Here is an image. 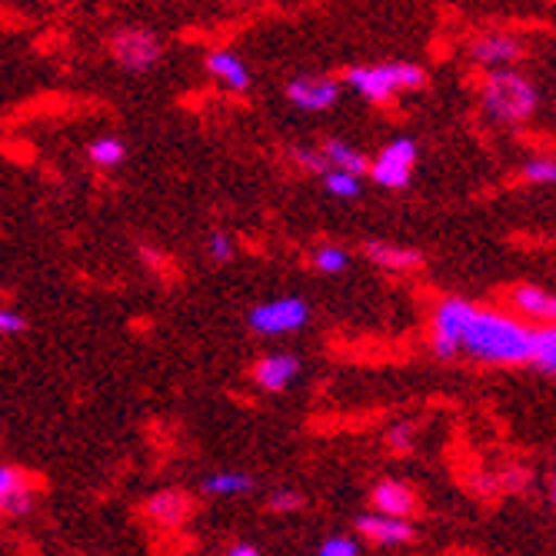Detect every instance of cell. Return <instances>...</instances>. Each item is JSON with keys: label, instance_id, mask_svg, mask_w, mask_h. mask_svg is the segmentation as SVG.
<instances>
[{"label": "cell", "instance_id": "1", "mask_svg": "<svg viewBox=\"0 0 556 556\" xmlns=\"http://www.w3.org/2000/svg\"><path fill=\"white\" fill-rule=\"evenodd\" d=\"M533 333L536 330H530L517 317L473 307L460 350L483 364H527L533 357Z\"/></svg>", "mask_w": 556, "mask_h": 556}, {"label": "cell", "instance_id": "2", "mask_svg": "<svg viewBox=\"0 0 556 556\" xmlns=\"http://www.w3.org/2000/svg\"><path fill=\"white\" fill-rule=\"evenodd\" d=\"M480 104H483V114L500 124H520L536 114L540 93L523 74L510 67H496L486 74L480 87Z\"/></svg>", "mask_w": 556, "mask_h": 556}, {"label": "cell", "instance_id": "3", "mask_svg": "<svg viewBox=\"0 0 556 556\" xmlns=\"http://www.w3.org/2000/svg\"><path fill=\"white\" fill-rule=\"evenodd\" d=\"M346 87L357 90L370 104H387L390 97L407 93L424 87V71L407 61H390V64H367L346 71Z\"/></svg>", "mask_w": 556, "mask_h": 556}, {"label": "cell", "instance_id": "4", "mask_svg": "<svg viewBox=\"0 0 556 556\" xmlns=\"http://www.w3.org/2000/svg\"><path fill=\"white\" fill-rule=\"evenodd\" d=\"M247 324L261 337H287L311 324V307L303 296H274V300L257 303V307L247 314Z\"/></svg>", "mask_w": 556, "mask_h": 556}, {"label": "cell", "instance_id": "5", "mask_svg": "<svg viewBox=\"0 0 556 556\" xmlns=\"http://www.w3.org/2000/svg\"><path fill=\"white\" fill-rule=\"evenodd\" d=\"M111 58L124 67V71H134V74H143L150 67L161 64V54H164V43L157 34H150L143 27H124L111 37Z\"/></svg>", "mask_w": 556, "mask_h": 556}, {"label": "cell", "instance_id": "6", "mask_svg": "<svg viewBox=\"0 0 556 556\" xmlns=\"http://www.w3.org/2000/svg\"><path fill=\"white\" fill-rule=\"evenodd\" d=\"M414 167H417V143L410 137H396L374 157L367 174L383 190H403L414 177Z\"/></svg>", "mask_w": 556, "mask_h": 556}, {"label": "cell", "instance_id": "7", "mask_svg": "<svg viewBox=\"0 0 556 556\" xmlns=\"http://www.w3.org/2000/svg\"><path fill=\"white\" fill-rule=\"evenodd\" d=\"M473 317V303L460 296H446L433 314V353L450 361L453 353H460V340L467 330V320Z\"/></svg>", "mask_w": 556, "mask_h": 556}, {"label": "cell", "instance_id": "8", "mask_svg": "<svg viewBox=\"0 0 556 556\" xmlns=\"http://www.w3.org/2000/svg\"><path fill=\"white\" fill-rule=\"evenodd\" d=\"M287 100L303 114H324L340 100V84L333 77L303 74L287 84Z\"/></svg>", "mask_w": 556, "mask_h": 556}, {"label": "cell", "instance_id": "9", "mask_svg": "<svg viewBox=\"0 0 556 556\" xmlns=\"http://www.w3.org/2000/svg\"><path fill=\"white\" fill-rule=\"evenodd\" d=\"M520 40L514 34H483L470 43V61L486 67V71H496V67H510L517 58H520Z\"/></svg>", "mask_w": 556, "mask_h": 556}, {"label": "cell", "instance_id": "10", "mask_svg": "<svg viewBox=\"0 0 556 556\" xmlns=\"http://www.w3.org/2000/svg\"><path fill=\"white\" fill-rule=\"evenodd\" d=\"M357 533L377 546H400V543L414 540V527L407 523V517H390V514H377V510L357 517Z\"/></svg>", "mask_w": 556, "mask_h": 556}, {"label": "cell", "instance_id": "11", "mask_svg": "<svg viewBox=\"0 0 556 556\" xmlns=\"http://www.w3.org/2000/svg\"><path fill=\"white\" fill-rule=\"evenodd\" d=\"M296 377H300V361L293 357V353H267V357L254 370L257 387L267 390V393L287 390Z\"/></svg>", "mask_w": 556, "mask_h": 556}, {"label": "cell", "instance_id": "12", "mask_svg": "<svg viewBox=\"0 0 556 556\" xmlns=\"http://www.w3.org/2000/svg\"><path fill=\"white\" fill-rule=\"evenodd\" d=\"M364 254H367V261H374L380 270H417L420 267V261H424V254L420 250H414V247H400V243H383V240H374V243H367L364 247Z\"/></svg>", "mask_w": 556, "mask_h": 556}, {"label": "cell", "instance_id": "13", "mask_svg": "<svg viewBox=\"0 0 556 556\" xmlns=\"http://www.w3.org/2000/svg\"><path fill=\"white\" fill-rule=\"evenodd\" d=\"M374 507L377 514H390V517H410L417 510V496L407 483L400 480H383L374 486Z\"/></svg>", "mask_w": 556, "mask_h": 556}, {"label": "cell", "instance_id": "14", "mask_svg": "<svg viewBox=\"0 0 556 556\" xmlns=\"http://www.w3.org/2000/svg\"><path fill=\"white\" fill-rule=\"evenodd\" d=\"M207 71L227 87V90H247L250 87V67L233 50H211L207 54Z\"/></svg>", "mask_w": 556, "mask_h": 556}, {"label": "cell", "instance_id": "15", "mask_svg": "<svg viewBox=\"0 0 556 556\" xmlns=\"http://www.w3.org/2000/svg\"><path fill=\"white\" fill-rule=\"evenodd\" d=\"M34 507V496L24 483V477L14 467H0V510L4 514H27Z\"/></svg>", "mask_w": 556, "mask_h": 556}, {"label": "cell", "instance_id": "16", "mask_svg": "<svg viewBox=\"0 0 556 556\" xmlns=\"http://www.w3.org/2000/svg\"><path fill=\"white\" fill-rule=\"evenodd\" d=\"M320 154H324L327 167H337V170H353V174H367L370 170V161L361 154L357 147H350L343 140H324Z\"/></svg>", "mask_w": 556, "mask_h": 556}, {"label": "cell", "instance_id": "17", "mask_svg": "<svg viewBox=\"0 0 556 556\" xmlns=\"http://www.w3.org/2000/svg\"><path fill=\"white\" fill-rule=\"evenodd\" d=\"M514 307L523 317H530V320H549V314H553V293L543 290V287H533V283L517 287L514 290Z\"/></svg>", "mask_w": 556, "mask_h": 556}, {"label": "cell", "instance_id": "18", "mask_svg": "<svg viewBox=\"0 0 556 556\" xmlns=\"http://www.w3.org/2000/svg\"><path fill=\"white\" fill-rule=\"evenodd\" d=\"M364 174H353V170H337V167H327L320 174L324 180V190L337 200H357L364 193Z\"/></svg>", "mask_w": 556, "mask_h": 556}, {"label": "cell", "instance_id": "19", "mask_svg": "<svg viewBox=\"0 0 556 556\" xmlns=\"http://www.w3.org/2000/svg\"><path fill=\"white\" fill-rule=\"evenodd\" d=\"M147 514L161 523H180L187 517V496L177 490H164L147 503Z\"/></svg>", "mask_w": 556, "mask_h": 556}, {"label": "cell", "instance_id": "20", "mask_svg": "<svg viewBox=\"0 0 556 556\" xmlns=\"http://www.w3.org/2000/svg\"><path fill=\"white\" fill-rule=\"evenodd\" d=\"M87 157L97 164V167H104V170H114L127 161V147L121 137H97L90 147H87Z\"/></svg>", "mask_w": 556, "mask_h": 556}, {"label": "cell", "instance_id": "21", "mask_svg": "<svg viewBox=\"0 0 556 556\" xmlns=\"http://www.w3.org/2000/svg\"><path fill=\"white\" fill-rule=\"evenodd\" d=\"M540 370L556 377V327H543L533 333V357H530Z\"/></svg>", "mask_w": 556, "mask_h": 556}, {"label": "cell", "instance_id": "22", "mask_svg": "<svg viewBox=\"0 0 556 556\" xmlns=\"http://www.w3.org/2000/svg\"><path fill=\"white\" fill-rule=\"evenodd\" d=\"M250 486H254V480H250L247 473H230V470L214 473V477L204 480V490L211 496H237V493H247Z\"/></svg>", "mask_w": 556, "mask_h": 556}, {"label": "cell", "instance_id": "23", "mask_svg": "<svg viewBox=\"0 0 556 556\" xmlns=\"http://www.w3.org/2000/svg\"><path fill=\"white\" fill-rule=\"evenodd\" d=\"M314 267L320 274H327V277H337V274H343L350 267V254L337 243H324V247L314 250Z\"/></svg>", "mask_w": 556, "mask_h": 556}, {"label": "cell", "instance_id": "24", "mask_svg": "<svg viewBox=\"0 0 556 556\" xmlns=\"http://www.w3.org/2000/svg\"><path fill=\"white\" fill-rule=\"evenodd\" d=\"M523 180L540 184V187H553L556 184V157H533L523 164Z\"/></svg>", "mask_w": 556, "mask_h": 556}, {"label": "cell", "instance_id": "25", "mask_svg": "<svg viewBox=\"0 0 556 556\" xmlns=\"http://www.w3.org/2000/svg\"><path fill=\"white\" fill-rule=\"evenodd\" d=\"M233 254H237V243H233V237H230V233L214 230V233L207 237V257H211L214 264H230V261H233Z\"/></svg>", "mask_w": 556, "mask_h": 556}, {"label": "cell", "instance_id": "26", "mask_svg": "<svg viewBox=\"0 0 556 556\" xmlns=\"http://www.w3.org/2000/svg\"><path fill=\"white\" fill-rule=\"evenodd\" d=\"M357 553H361V546H357V540H353V536H330L317 549V556H357Z\"/></svg>", "mask_w": 556, "mask_h": 556}, {"label": "cell", "instance_id": "27", "mask_svg": "<svg viewBox=\"0 0 556 556\" xmlns=\"http://www.w3.org/2000/svg\"><path fill=\"white\" fill-rule=\"evenodd\" d=\"M293 161H296L300 167L314 170V174H324V170H327V161H324V154H320V147H296V150H293Z\"/></svg>", "mask_w": 556, "mask_h": 556}, {"label": "cell", "instance_id": "28", "mask_svg": "<svg viewBox=\"0 0 556 556\" xmlns=\"http://www.w3.org/2000/svg\"><path fill=\"white\" fill-rule=\"evenodd\" d=\"M27 330V317L14 307H0V337H17Z\"/></svg>", "mask_w": 556, "mask_h": 556}, {"label": "cell", "instance_id": "29", "mask_svg": "<svg viewBox=\"0 0 556 556\" xmlns=\"http://www.w3.org/2000/svg\"><path fill=\"white\" fill-rule=\"evenodd\" d=\"M267 503H270V510H277V514H290V510H296V507H300L303 496H300V493H293V490H274Z\"/></svg>", "mask_w": 556, "mask_h": 556}, {"label": "cell", "instance_id": "30", "mask_svg": "<svg viewBox=\"0 0 556 556\" xmlns=\"http://www.w3.org/2000/svg\"><path fill=\"white\" fill-rule=\"evenodd\" d=\"M387 440H390L393 450H403V453H407V450L414 446V427H410V424H396V427L387 433Z\"/></svg>", "mask_w": 556, "mask_h": 556}, {"label": "cell", "instance_id": "31", "mask_svg": "<svg viewBox=\"0 0 556 556\" xmlns=\"http://www.w3.org/2000/svg\"><path fill=\"white\" fill-rule=\"evenodd\" d=\"M227 556H261V553H257L254 546H247V543H240V546H233V549H230Z\"/></svg>", "mask_w": 556, "mask_h": 556}, {"label": "cell", "instance_id": "32", "mask_svg": "<svg viewBox=\"0 0 556 556\" xmlns=\"http://www.w3.org/2000/svg\"><path fill=\"white\" fill-rule=\"evenodd\" d=\"M549 496H553V503H556V470H553V483H549Z\"/></svg>", "mask_w": 556, "mask_h": 556}, {"label": "cell", "instance_id": "33", "mask_svg": "<svg viewBox=\"0 0 556 556\" xmlns=\"http://www.w3.org/2000/svg\"><path fill=\"white\" fill-rule=\"evenodd\" d=\"M549 320H556V293H553V314H549Z\"/></svg>", "mask_w": 556, "mask_h": 556}]
</instances>
